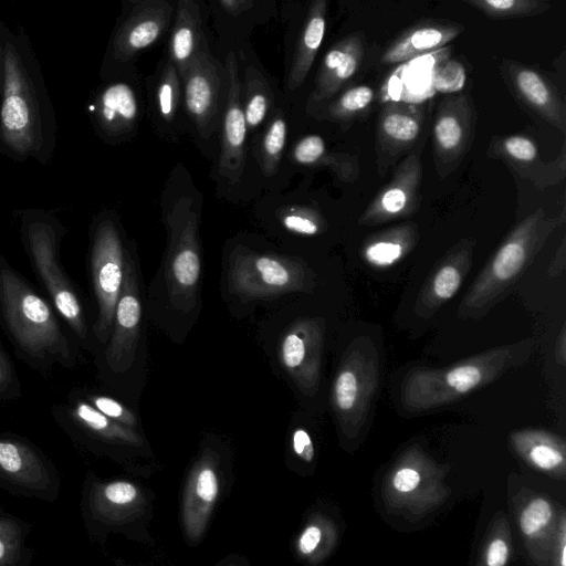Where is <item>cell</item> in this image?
Masks as SVG:
<instances>
[{
	"instance_id": "cell-15",
	"label": "cell",
	"mask_w": 566,
	"mask_h": 566,
	"mask_svg": "<svg viewBox=\"0 0 566 566\" xmlns=\"http://www.w3.org/2000/svg\"><path fill=\"white\" fill-rule=\"evenodd\" d=\"M51 415L74 444L91 452L113 454L119 449L143 444L139 431L102 415L80 390L71 391L63 402L54 403Z\"/></svg>"
},
{
	"instance_id": "cell-31",
	"label": "cell",
	"mask_w": 566,
	"mask_h": 566,
	"mask_svg": "<svg viewBox=\"0 0 566 566\" xmlns=\"http://www.w3.org/2000/svg\"><path fill=\"white\" fill-rule=\"evenodd\" d=\"M513 451L530 467L555 479L566 475V444L563 437L542 429L510 433Z\"/></svg>"
},
{
	"instance_id": "cell-13",
	"label": "cell",
	"mask_w": 566,
	"mask_h": 566,
	"mask_svg": "<svg viewBox=\"0 0 566 566\" xmlns=\"http://www.w3.org/2000/svg\"><path fill=\"white\" fill-rule=\"evenodd\" d=\"M144 101L136 69L102 81L86 105L94 133L112 146L132 140L143 118Z\"/></svg>"
},
{
	"instance_id": "cell-12",
	"label": "cell",
	"mask_w": 566,
	"mask_h": 566,
	"mask_svg": "<svg viewBox=\"0 0 566 566\" xmlns=\"http://www.w3.org/2000/svg\"><path fill=\"white\" fill-rule=\"evenodd\" d=\"M180 78L189 133L201 151L210 156L227 99L224 64L207 50L192 61Z\"/></svg>"
},
{
	"instance_id": "cell-39",
	"label": "cell",
	"mask_w": 566,
	"mask_h": 566,
	"mask_svg": "<svg viewBox=\"0 0 566 566\" xmlns=\"http://www.w3.org/2000/svg\"><path fill=\"white\" fill-rule=\"evenodd\" d=\"M512 554L507 517L499 512L490 524L476 566H506Z\"/></svg>"
},
{
	"instance_id": "cell-28",
	"label": "cell",
	"mask_w": 566,
	"mask_h": 566,
	"mask_svg": "<svg viewBox=\"0 0 566 566\" xmlns=\"http://www.w3.org/2000/svg\"><path fill=\"white\" fill-rule=\"evenodd\" d=\"M207 50L209 44L200 4L195 0L176 1L166 57L181 77L192 61Z\"/></svg>"
},
{
	"instance_id": "cell-6",
	"label": "cell",
	"mask_w": 566,
	"mask_h": 566,
	"mask_svg": "<svg viewBox=\"0 0 566 566\" xmlns=\"http://www.w3.org/2000/svg\"><path fill=\"white\" fill-rule=\"evenodd\" d=\"M565 220V208L555 216H548L543 208H537L520 221L465 293L458 310L459 316L479 319L503 301Z\"/></svg>"
},
{
	"instance_id": "cell-38",
	"label": "cell",
	"mask_w": 566,
	"mask_h": 566,
	"mask_svg": "<svg viewBox=\"0 0 566 566\" xmlns=\"http://www.w3.org/2000/svg\"><path fill=\"white\" fill-rule=\"evenodd\" d=\"M374 99L375 92L373 87L368 85L350 86L325 104L314 117L339 125L350 124L365 114Z\"/></svg>"
},
{
	"instance_id": "cell-1",
	"label": "cell",
	"mask_w": 566,
	"mask_h": 566,
	"mask_svg": "<svg viewBox=\"0 0 566 566\" xmlns=\"http://www.w3.org/2000/svg\"><path fill=\"white\" fill-rule=\"evenodd\" d=\"M56 138L54 106L30 38L22 27L9 29L0 90V154L46 166Z\"/></svg>"
},
{
	"instance_id": "cell-24",
	"label": "cell",
	"mask_w": 566,
	"mask_h": 566,
	"mask_svg": "<svg viewBox=\"0 0 566 566\" xmlns=\"http://www.w3.org/2000/svg\"><path fill=\"white\" fill-rule=\"evenodd\" d=\"M365 55V38L350 33L334 43L325 53L312 92L307 96L306 112L314 116L325 104L347 88L357 74Z\"/></svg>"
},
{
	"instance_id": "cell-5",
	"label": "cell",
	"mask_w": 566,
	"mask_h": 566,
	"mask_svg": "<svg viewBox=\"0 0 566 566\" xmlns=\"http://www.w3.org/2000/svg\"><path fill=\"white\" fill-rule=\"evenodd\" d=\"M18 217L22 245L50 303L81 348L94 352L96 345L81 296L61 261L65 226L55 214L43 209L19 210Z\"/></svg>"
},
{
	"instance_id": "cell-10",
	"label": "cell",
	"mask_w": 566,
	"mask_h": 566,
	"mask_svg": "<svg viewBox=\"0 0 566 566\" xmlns=\"http://www.w3.org/2000/svg\"><path fill=\"white\" fill-rule=\"evenodd\" d=\"M228 283L243 301L266 300L311 291L314 274L300 259L242 249L230 259Z\"/></svg>"
},
{
	"instance_id": "cell-44",
	"label": "cell",
	"mask_w": 566,
	"mask_h": 566,
	"mask_svg": "<svg viewBox=\"0 0 566 566\" xmlns=\"http://www.w3.org/2000/svg\"><path fill=\"white\" fill-rule=\"evenodd\" d=\"M22 387L13 363L0 342V403L21 398Z\"/></svg>"
},
{
	"instance_id": "cell-45",
	"label": "cell",
	"mask_w": 566,
	"mask_h": 566,
	"mask_svg": "<svg viewBox=\"0 0 566 566\" xmlns=\"http://www.w3.org/2000/svg\"><path fill=\"white\" fill-rule=\"evenodd\" d=\"M549 565L566 566V517L564 512L559 514Z\"/></svg>"
},
{
	"instance_id": "cell-26",
	"label": "cell",
	"mask_w": 566,
	"mask_h": 566,
	"mask_svg": "<svg viewBox=\"0 0 566 566\" xmlns=\"http://www.w3.org/2000/svg\"><path fill=\"white\" fill-rule=\"evenodd\" d=\"M475 243L473 238L461 239L437 263L418 294L417 316L431 317L458 293L472 268Z\"/></svg>"
},
{
	"instance_id": "cell-42",
	"label": "cell",
	"mask_w": 566,
	"mask_h": 566,
	"mask_svg": "<svg viewBox=\"0 0 566 566\" xmlns=\"http://www.w3.org/2000/svg\"><path fill=\"white\" fill-rule=\"evenodd\" d=\"M282 226L300 235H317L326 229V222L317 210L307 206H287L280 212Z\"/></svg>"
},
{
	"instance_id": "cell-33",
	"label": "cell",
	"mask_w": 566,
	"mask_h": 566,
	"mask_svg": "<svg viewBox=\"0 0 566 566\" xmlns=\"http://www.w3.org/2000/svg\"><path fill=\"white\" fill-rule=\"evenodd\" d=\"M418 240L417 223L403 222L369 235L363 244L361 254L371 266L388 268L409 254Z\"/></svg>"
},
{
	"instance_id": "cell-23",
	"label": "cell",
	"mask_w": 566,
	"mask_h": 566,
	"mask_svg": "<svg viewBox=\"0 0 566 566\" xmlns=\"http://www.w3.org/2000/svg\"><path fill=\"white\" fill-rule=\"evenodd\" d=\"M488 156L502 160L521 178L538 188L555 186L566 177L565 145L557 158L545 161L531 137L523 134L495 136L488 147Z\"/></svg>"
},
{
	"instance_id": "cell-22",
	"label": "cell",
	"mask_w": 566,
	"mask_h": 566,
	"mask_svg": "<svg viewBox=\"0 0 566 566\" xmlns=\"http://www.w3.org/2000/svg\"><path fill=\"white\" fill-rule=\"evenodd\" d=\"M426 117L421 104L388 102L379 111L376 127V165L386 171L418 142Z\"/></svg>"
},
{
	"instance_id": "cell-3",
	"label": "cell",
	"mask_w": 566,
	"mask_h": 566,
	"mask_svg": "<svg viewBox=\"0 0 566 566\" xmlns=\"http://www.w3.org/2000/svg\"><path fill=\"white\" fill-rule=\"evenodd\" d=\"M160 206L167 230L164 268L166 292L171 307L187 314L197 304L200 283L198 229L202 196L181 164L168 177Z\"/></svg>"
},
{
	"instance_id": "cell-32",
	"label": "cell",
	"mask_w": 566,
	"mask_h": 566,
	"mask_svg": "<svg viewBox=\"0 0 566 566\" xmlns=\"http://www.w3.org/2000/svg\"><path fill=\"white\" fill-rule=\"evenodd\" d=\"M327 6L326 0H315L308 7L287 74L290 90L298 88L313 66L325 35Z\"/></svg>"
},
{
	"instance_id": "cell-30",
	"label": "cell",
	"mask_w": 566,
	"mask_h": 566,
	"mask_svg": "<svg viewBox=\"0 0 566 566\" xmlns=\"http://www.w3.org/2000/svg\"><path fill=\"white\" fill-rule=\"evenodd\" d=\"M464 27L457 22L426 21L397 36L384 51V64H400L439 50L454 40Z\"/></svg>"
},
{
	"instance_id": "cell-49",
	"label": "cell",
	"mask_w": 566,
	"mask_h": 566,
	"mask_svg": "<svg viewBox=\"0 0 566 566\" xmlns=\"http://www.w3.org/2000/svg\"><path fill=\"white\" fill-rule=\"evenodd\" d=\"M556 360L559 365L566 364V332L565 326L562 327L556 342Z\"/></svg>"
},
{
	"instance_id": "cell-48",
	"label": "cell",
	"mask_w": 566,
	"mask_h": 566,
	"mask_svg": "<svg viewBox=\"0 0 566 566\" xmlns=\"http://www.w3.org/2000/svg\"><path fill=\"white\" fill-rule=\"evenodd\" d=\"M9 27L4 23L2 15L0 13V90L3 82V73H4V51H6V42L8 36Z\"/></svg>"
},
{
	"instance_id": "cell-35",
	"label": "cell",
	"mask_w": 566,
	"mask_h": 566,
	"mask_svg": "<svg viewBox=\"0 0 566 566\" xmlns=\"http://www.w3.org/2000/svg\"><path fill=\"white\" fill-rule=\"evenodd\" d=\"M241 87L248 134H252L264 125L274 109V93L268 78L254 63L245 65Z\"/></svg>"
},
{
	"instance_id": "cell-36",
	"label": "cell",
	"mask_w": 566,
	"mask_h": 566,
	"mask_svg": "<svg viewBox=\"0 0 566 566\" xmlns=\"http://www.w3.org/2000/svg\"><path fill=\"white\" fill-rule=\"evenodd\" d=\"M287 138V123L283 111L274 107L254 143L256 160L266 177L273 176L282 160Z\"/></svg>"
},
{
	"instance_id": "cell-40",
	"label": "cell",
	"mask_w": 566,
	"mask_h": 566,
	"mask_svg": "<svg viewBox=\"0 0 566 566\" xmlns=\"http://www.w3.org/2000/svg\"><path fill=\"white\" fill-rule=\"evenodd\" d=\"M464 3L493 20L533 17L551 8L545 0H465Z\"/></svg>"
},
{
	"instance_id": "cell-47",
	"label": "cell",
	"mask_w": 566,
	"mask_h": 566,
	"mask_svg": "<svg viewBox=\"0 0 566 566\" xmlns=\"http://www.w3.org/2000/svg\"><path fill=\"white\" fill-rule=\"evenodd\" d=\"M566 243L565 240H562V243L556 251L555 258L553 259L548 272L552 276L558 275L565 269V260H566Z\"/></svg>"
},
{
	"instance_id": "cell-19",
	"label": "cell",
	"mask_w": 566,
	"mask_h": 566,
	"mask_svg": "<svg viewBox=\"0 0 566 566\" xmlns=\"http://www.w3.org/2000/svg\"><path fill=\"white\" fill-rule=\"evenodd\" d=\"M325 323L321 318H300L284 333L277 355L281 366L305 395L319 386Z\"/></svg>"
},
{
	"instance_id": "cell-37",
	"label": "cell",
	"mask_w": 566,
	"mask_h": 566,
	"mask_svg": "<svg viewBox=\"0 0 566 566\" xmlns=\"http://www.w3.org/2000/svg\"><path fill=\"white\" fill-rule=\"evenodd\" d=\"M31 526L0 507V566H29L33 551L28 544Z\"/></svg>"
},
{
	"instance_id": "cell-34",
	"label": "cell",
	"mask_w": 566,
	"mask_h": 566,
	"mask_svg": "<svg viewBox=\"0 0 566 566\" xmlns=\"http://www.w3.org/2000/svg\"><path fill=\"white\" fill-rule=\"evenodd\" d=\"M292 160L305 167H327L343 181H354L359 176L358 159L346 153H329L324 138L308 134L292 148Z\"/></svg>"
},
{
	"instance_id": "cell-8",
	"label": "cell",
	"mask_w": 566,
	"mask_h": 566,
	"mask_svg": "<svg viewBox=\"0 0 566 566\" xmlns=\"http://www.w3.org/2000/svg\"><path fill=\"white\" fill-rule=\"evenodd\" d=\"M380 364L368 336H358L345 349L331 389V405L342 434L356 439L364 429L377 395Z\"/></svg>"
},
{
	"instance_id": "cell-14",
	"label": "cell",
	"mask_w": 566,
	"mask_h": 566,
	"mask_svg": "<svg viewBox=\"0 0 566 566\" xmlns=\"http://www.w3.org/2000/svg\"><path fill=\"white\" fill-rule=\"evenodd\" d=\"M142 295L138 264L130 249L124 271L122 290L116 303L112 331L97 350L96 365L101 377L124 376L133 366L140 338Z\"/></svg>"
},
{
	"instance_id": "cell-4",
	"label": "cell",
	"mask_w": 566,
	"mask_h": 566,
	"mask_svg": "<svg viewBox=\"0 0 566 566\" xmlns=\"http://www.w3.org/2000/svg\"><path fill=\"white\" fill-rule=\"evenodd\" d=\"M535 345L534 338H526L483 350L450 366L415 368L402 380L401 405L407 412L418 415L453 403L525 365Z\"/></svg>"
},
{
	"instance_id": "cell-21",
	"label": "cell",
	"mask_w": 566,
	"mask_h": 566,
	"mask_svg": "<svg viewBox=\"0 0 566 566\" xmlns=\"http://www.w3.org/2000/svg\"><path fill=\"white\" fill-rule=\"evenodd\" d=\"M422 166L419 151H412L396 167L386 184L358 218L360 226H377L406 218L420 206Z\"/></svg>"
},
{
	"instance_id": "cell-18",
	"label": "cell",
	"mask_w": 566,
	"mask_h": 566,
	"mask_svg": "<svg viewBox=\"0 0 566 566\" xmlns=\"http://www.w3.org/2000/svg\"><path fill=\"white\" fill-rule=\"evenodd\" d=\"M224 67L228 90L219 133L217 176L227 185L237 186L245 167L249 134L242 106L239 60L234 52L228 53Z\"/></svg>"
},
{
	"instance_id": "cell-41",
	"label": "cell",
	"mask_w": 566,
	"mask_h": 566,
	"mask_svg": "<svg viewBox=\"0 0 566 566\" xmlns=\"http://www.w3.org/2000/svg\"><path fill=\"white\" fill-rule=\"evenodd\" d=\"M335 542L334 524L323 516H317L301 532L296 547L300 555L314 559L325 556L333 548Z\"/></svg>"
},
{
	"instance_id": "cell-46",
	"label": "cell",
	"mask_w": 566,
	"mask_h": 566,
	"mask_svg": "<svg viewBox=\"0 0 566 566\" xmlns=\"http://www.w3.org/2000/svg\"><path fill=\"white\" fill-rule=\"evenodd\" d=\"M292 446L295 454L305 462L314 458V444L306 430L297 428L292 436Z\"/></svg>"
},
{
	"instance_id": "cell-11",
	"label": "cell",
	"mask_w": 566,
	"mask_h": 566,
	"mask_svg": "<svg viewBox=\"0 0 566 566\" xmlns=\"http://www.w3.org/2000/svg\"><path fill=\"white\" fill-rule=\"evenodd\" d=\"M447 472V467L438 464L419 446H411L386 473L384 500L398 512L421 516L448 497L449 490L443 483Z\"/></svg>"
},
{
	"instance_id": "cell-27",
	"label": "cell",
	"mask_w": 566,
	"mask_h": 566,
	"mask_svg": "<svg viewBox=\"0 0 566 566\" xmlns=\"http://www.w3.org/2000/svg\"><path fill=\"white\" fill-rule=\"evenodd\" d=\"M218 469L217 455L207 449L188 476L182 502V525L191 542L201 538L217 502L220 490Z\"/></svg>"
},
{
	"instance_id": "cell-7",
	"label": "cell",
	"mask_w": 566,
	"mask_h": 566,
	"mask_svg": "<svg viewBox=\"0 0 566 566\" xmlns=\"http://www.w3.org/2000/svg\"><path fill=\"white\" fill-rule=\"evenodd\" d=\"M87 264L96 314L91 333L97 350L107 342L132 249L115 211L97 212L88 228Z\"/></svg>"
},
{
	"instance_id": "cell-2",
	"label": "cell",
	"mask_w": 566,
	"mask_h": 566,
	"mask_svg": "<svg viewBox=\"0 0 566 566\" xmlns=\"http://www.w3.org/2000/svg\"><path fill=\"white\" fill-rule=\"evenodd\" d=\"M0 327L15 356L43 377L75 369L81 346L49 300L0 253Z\"/></svg>"
},
{
	"instance_id": "cell-43",
	"label": "cell",
	"mask_w": 566,
	"mask_h": 566,
	"mask_svg": "<svg viewBox=\"0 0 566 566\" xmlns=\"http://www.w3.org/2000/svg\"><path fill=\"white\" fill-rule=\"evenodd\" d=\"M80 392L92 407L105 417L126 428L139 431L140 422L137 415L119 400L92 390H80Z\"/></svg>"
},
{
	"instance_id": "cell-25",
	"label": "cell",
	"mask_w": 566,
	"mask_h": 566,
	"mask_svg": "<svg viewBox=\"0 0 566 566\" xmlns=\"http://www.w3.org/2000/svg\"><path fill=\"white\" fill-rule=\"evenodd\" d=\"M501 72L514 96L544 122L566 133V106L553 83L538 70L503 60Z\"/></svg>"
},
{
	"instance_id": "cell-16",
	"label": "cell",
	"mask_w": 566,
	"mask_h": 566,
	"mask_svg": "<svg viewBox=\"0 0 566 566\" xmlns=\"http://www.w3.org/2000/svg\"><path fill=\"white\" fill-rule=\"evenodd\" d=\"M0 488L52 502L59 495L61 480L54 464L39 447L21 436L1 432Z\"/></svg>"
},
{
	"instance_id": "cell-17",
	"label": "cell",
	"mask_w": 566,
	"mask_h": 566,
	"mask_svg": "<svg viewBox=\"0 0 566 566\" xmlns=\"http://www.w3.org/2000/svg\"><path fill=\"white\" fill-rule=\"evenodd\" d=\"M475 119L472 99L467 94L449 95L439 103L432 126V154L441 179L453 172L469 153Z\"/></svg>"
},
{
	"instance_id": "cell-20",
	"label": "cell",
	"mask_w": 566,
	"mask_h": 566,
	"mask_svg": "<svg viewBox=\"0 0 566 566\" xmlns=\"http://www.w3.org/2000/svg\"><path fill=\"white\" fill-rule=\"evenodd\" d=\"M146 111L155 133L165 142L177 143L189 133L181 78L165 56L145 80Z\"/></svg>"
},
{
	"instance_id": "cell-29",
	"label": "cell",
	"mask_w": 566,
	"mask_h": 566,
	"mask_svg": "<svg viewBox=\"0 0 566 566\" xmlns=\"http://www.w3.org/2000/svg\"><path fill=\"white\" fill-rule=\"evenodd\" d=\"M559 514L548 497L538 494L527 497L518 509L520 533L530 556L539 566L551 562Z\"/></svg>"
},
{
	"instance_id": "cell-9",
	"label": "cell",
	"mask_w": 566,
	"mask_h": 566,
	"mask_svg": "<svg viewBox=\"0 0 566 566\" xmlns=\"http://www.w3.org/2000/svg\"><path fill=\"white\" fill-rule=\"evenodd\" d=\"M175 8L176 2L169 0L125 2L105 50L99 78L136 69L137 57L170 30Z\"/></svg>"
}]
</instances>
